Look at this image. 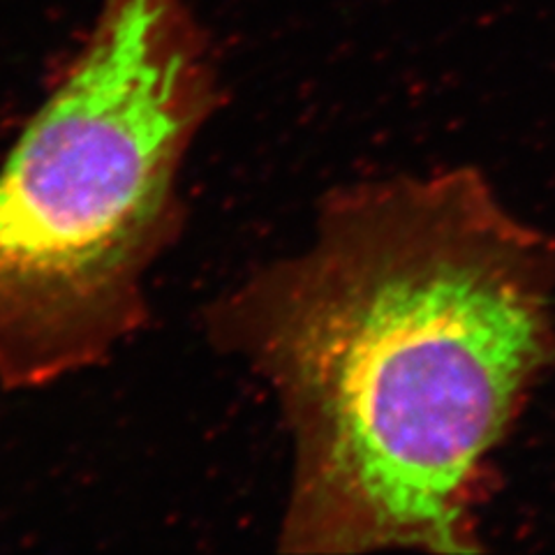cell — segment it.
<instances>
[{"label": "cell", "instance_id": "1", "mask_svg": "<svg viewBox=\"0 0 555 555\" xmlns=\"http://www.w3.org/2000/svg\"><path fill=\"white\" fill-rule=\"evenodd\" d=\"M199 332L281 412L278 548L479 551L491 463L555 371V241L473 167L340 185Z\"/></svg>", "mask_w": 555, "mask_h": 555}, {"label": "cell", "instance_id": "2", "mask_svg": "<svg viewBox=\"0 0 555 555\" xmlns=\"http://www.w3.org/2000/svg\"><path fill=\"white\" fill-rule=\"evenodd\" d=\"M188 0H102L0 165V389L40 391L124 352L188 224L185 181L222 109Z\"/></svg>", "mask_w": 555, "mask_h": 555}]
</instances>
